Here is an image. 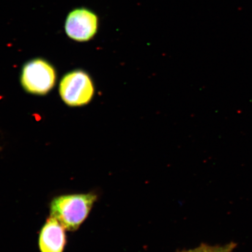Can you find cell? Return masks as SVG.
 Wrapping results in <instances>:
<instances>
[{
	"mask_svg": "<svg viewBox=\"0 0 252 252\" xmlns=\"http://www.w3.org/2000/svg\"><path fill=\"white\" fill-rule=\"evenodd\" d=\"M96 199L93 192L56 197L50 204V214L66 230L75 231L86 220Z\"/></svg>",
	"mask_w": 252,
	"mask_h": 252,
	"instance_id": "6da1fadb",
	"label": "cell"
},
{
	"mask_svg": "<svg viewBox=\"0 0 252 252\" xmlns=\"http://www.w3.org/2000/svg\"><path fill=\"white\" fill-rule=\"evenodd\" d=\"M59 91L62 99L71 106H83L89 103L94 93L90 77L80 70L65 75L60 84Z\"/></svg>",
	"mask_w": 252,
	"mask_h": 252,
	"instance_id": "7a4b0ae2",
	"label": "cell"
},
{
	"mask_svg": "<svg viewBox=\"0 0 252 252\" xmlns=\"http://www.w3.org/2000/svg\"><path fill=\"white\" fill-rule=\"evenodd\" d=\"M55 81V69L43 60H34L24 66L21 83L28 93L46 94L52 89Z\"/></svg>",
	"mask_w": 252,
	"mask_h": 252,
	"instance_id": "3957f363",
	"label": "cell"
},
{
	"mask_svg": "<svg viewBox=\"0 0 252 252\" xmlns=\"http://www.w3.org/2000/svg\"><path fill=\"white\" fill-rule=\"evenodd\" d=\"M98 19L95 14L86 8L74 9L67 16L65 32L71 39L78 42L89 40L95 34Z\"/></svg>",
	"mask_w": 252,
	"mask_h": 252,
	"instance_id": "277c9868",
	"label": "cell"
},
{
	"mask_svg": "<svg viewBox=\"0 0 252 252\" xmlns=\"http://www.w3.org/2000/svg\"><path fill=\"white\" fill-rule=\"evenodd\" d=\"M65 228L55 217L47 219L39 234L41 252H63L66 244Z\"/></svg>",
	"mask_w": 252,
	"mask_h": 252,
	"instance_id": "5b68a950",
	"label": "cell"
},
{
	"mask_svg": "<svg viewBox=\"0 0 252 252\" xmlns=\"http://www.w3.org/2000/svg\"><path fill=\"white\" fill-rule=\"evenodd\" d=\"M236 247V244L234 242H231L223 246H214V247L202 245L193 250L183 252H233Z\"/></svg>",
	"mask_w": 252,
	"mask_h": 252,
	"instance_id": "8992f818",
	"label": "cell"
}]
</instances>
